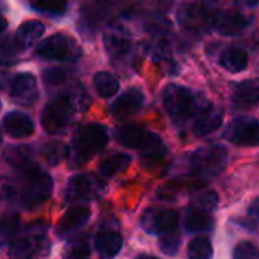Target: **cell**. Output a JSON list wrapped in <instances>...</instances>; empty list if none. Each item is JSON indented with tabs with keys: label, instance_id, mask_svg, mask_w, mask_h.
Returning a JSON list of instances; mask_svg holds the SVG:
<instances>
[{
	"label": "cell",
	"instance_id": "cell-1",
	"mask_svg": "<svg viewBox=\"0 0 259 259\" xmlns=\"http://www.w3.org/2000/svg\"><path fill=\"white\" fill-rule=\"evenodd\" d=\"M162 103L173 123L187 124L188 121H194L206 103V99L187 87L179 83H168L162 91Z\"/></svg>",
	"mask_w": 259,
	"mask_h": 259
},
{
	"label": "cell",
	"instance_id": "cell-2",
	"mask_svg": "<svg viewBox=\"0 0 259 259\" xmlns=\"http://www.w3.org/2000/svg\"><path fill=\"white\" fill-rule=\"evenodd\" d=\"M109 141V135L105 126L90 123L80 126L73 137L68 152L70 162L74 168L85 165L94 155L102 152Z\"/></svg>",
	"mask_w": 259,
	"mask_h": 259
},
{
	"label": "cell",
	"instance_id": "cell-3",
	"mask_svg": "<svg viewBox=\"0 0 259 259\" xmlns=\"http://www.w3.org/2000/svg\"><path fill=\"white\" fill-rule=\"evenodd\" d=\"M53 190V181L49 173L32 165L23 170L21 185L18 187L21 205L27 209L36 208L49 200Z\"/></svg>",
	"mask_w": 259,
	"mask_h": 259
},
{
	"label": "cell",
	"instance_id": "cell-4",
	"mask_svg": "<svg viewBox=\"0 0 259 259\" xmlns=\"http://www.w3.org/2000/svg\"><path fill=\"white\" fill-rule=\"evenodd\" d=\"M76 109V99L71 96H59L49 102L41 114V124L44 131L50 135L62 134Z\"/></svg>",
	"mask_w": 259,
	"mask_h": 259
},
{
	"label": "cell",
	"instance_id": "cell-5",
	"mask_svg": "<svg viewBox=\"0 0 259 259\" xmlns=\"http://www.w3.org/2000/svg\"><path fill=\"white\" fill-rule=\"evenodd\" d=\"M228 164V150L223 146H205L190 158V168L199 178L219 176Z\"/></svg>",
	"mask_w": 259,
	"mask_h": 259
},
{
	"label": "cell",
	"instance_id": "cell-6",
	"mask_svg": "<svg viewBox=\"0 0 259 259\" xmlns=\"http://www.w3.org/2000/svg\"><path fill=\"white\" fill-rule=\"evenodd\" d=\"M35 55L47 61H74L80 56V47L65 33H55L35 49Z\"/></svg>",
	"mask_w": 259,
	"mask_h": 259
},
{
	"label": "cell",
	"instance_id": "cell-7",
	"mask_svg": "<svg viewBox=\"0 0 259 259\" xmlns=\"http://www.w3.org/2000/svg\"><path fill=\"white\" fill-rule=\"evenodd\" d=\"M223 137L238 147H256L259 146V120L237 117L226 126Z\"/></svg>",
	"mask_w": 259,
	"mask_h": 259
},
{
	"label": "cell",
	"instance_id": "cell-8",
	"mask_svg": "<svg viewBox=\"0 0 259 259\" xmlns=\"http://www.w3.org/2000/svg\"><path fill=\"white\" fill-rule=\"evenodd\" d=\"M46 246V226L42 223H32L23 237L15 238L11 244V258L32 259L33 255Z\"/></svg>",
	"mask_w": 259,
	"mask_h": 259
},
{
	"label": "cell",
	"instance_id": "cell-9",
	"mask_svg": "<svg viewBox=\"0 0 259 259\" xmlns=\"http://www.w3.org/2000/svg\"><path fill=\"white\" fill-rule=\"evenodd\" d=\"M115 140L127 149H138L141 152L162 144V140L156 134L137 124H124L118 127L115 131Z\"/></svg>",
	"mask_w": 259,
	"mask_h": 259
},
{
	"label": "cell",
	"instance_id": "cell-10",
	"mask_svg": "<svg viewBox=\"0 0 259 259\" xmlns=\"http://www.w3.org/2000/svg\"><path fill=\"white\" fill-rule=\"evenodd\" d=\"M179 214L173 209L150 208L141 215V228L150 235H164L176 229Z\"/></svg>",
	"mask_w": 259,
	"mask_h": 259
},
{
	"label": "cell",
	"instance_id": "cell-11",
	"mask_svg": "<svg viewBox=\"0 0 259 259\" xmlns=\"http://www.w3.org/2000/svg\"><path fill=\"white\" fill-rule=\"evenodd\" d=\"M105 190V184L99 181L93 175H77L68 181L67 185V199L77 200H90L99 197Z\"/></svg>",
	"mask_w": 259,
	"mask_h": 259
},
{
	"label": "cell",
	"instance_id": "cell-12",
	"mask_svg": "<svg viewBox=\"0 0 259 259\" xmlns=\"http://www.w3.org/2000/svg\"><path fill=\"white\" fill-rule=\"evenodd\" d=\"M11 99L15 105L29 108L38 100L36 79L30 73H20L14 77L11 85Z\"/></svg>",
	"mask_w": 259,
	"mask_h": 259
},
{
	"label": "cell",
	"instance_id": "cell-13",
	"mask_svg": "<svg viewBox=\"0 0 259 259\" xmlns=\"http://www.w3.org/2000/svg\"><path fill=\"white\" fill-rule=\"evenodd\" d=\"M223 118H225V112L222 109H219L215 105H212L211 102L206 100V103L203 105V108L200 109V112L197 114V117L193 121L194 135L206 137V135L215 132L217 129L222 127Z\"/></svg>",
	"mask_w": 259,
	"mask_h": 259
},
{
	"label": "cell",
	"instance_id": "cell-14",
	"mask_svg": "<svg viewBox=\"0 0 259 259\" xmlns=\"http://www.w3.org/2000/svg\"><path fill=\"white\" fill-rule=\"evenodd\" d=\"M249 26L247 17L234 11H223L212 15V29L223 36H238Z\"/></svg>",
	"mask_w": 259,
	"mask_h": 259
},
{
	"label": "cell",
	"instance_id": "cell-15",
	"mask_svg": "<svg viewBox=\"0 0 259 259\" xmlns=\"http://www.w3.org/2000/svg\"><path fill=\"white\" fill-rule=\"evenodd\" d=\"M143 105H144L143 91L140 88H129L114 100V103L111 105V114L115 118L123 120L140 112Z\"/></svg>",
	"mask_w": 259,
	"mask_h": 259
},
{
	"label": "cell",
	"instance_id": "cell-16",
	"mask_svg": "<svg viewBox=\"0 0 259 259\" xmlns=\"http://www.w3.org/2000/svg\"><path fill=\"white\" fill-rule=\"evenodd\" d=\"M231 103L237 109H250L259 103V77L246 79L234 85Z\"/></svg>",
	"mask_w": 259,
	"mask_h": 259
},
{
	"label": "cell",
	"instance_id": "cell-17",
	"mask_svg": "<svg viewBox=\"0 0 259 259\" xmlns=\"http://www.w3.org/2000/svg\"><path fill=\"white\" fill-rule=\"evenodd\" d=\"M179 23L194 32H202L212 27V15L196 5H187L179 11Z\"/></svg>",
	"mask_w": 259,
	"mask_h": 259
},
{
	"label": "cell",
	"instance_id": "cell-18",
	"mask_svg": "<svg viewBox=\"0 0 259 259\" xmlns=\"http://www.w3.org/2000/svg\"><path fill=\"white\" fill-rule=\"evenodd\" d=\"M3 127L6 134L12 138H27L32 137L35 132V124L32 118L24 112H18V111L9 112L3 118Z\"/></svg>",
	"mask_w": 259,
	"mask_h": 259
},
{
	"label": "cell",
	"instance_id": "cell-19",
	"mask_svg": "<svg viewBox=\"0 0 259 259\" xmlns=\"http://www.w3.org/2000/svg\"><path fill=\"white\" fill-rule=\"evenodd\" d=\"M94 246H96V250L100 258L111 259L118 255V252L123 246V238H121L120 232L105 228L97 234Z\"/></svg>",
	"mask_w": 259,
	"mask_h": 259
},
{
	"label": "cell",
	"instance_id": "cell-20",
	"mask_svg": "<svg viewBox=\"0 0 259 259\" xmlns=\"http://www.w3.org/2000/svg\"><path fill=\"white\" fill-rule=\"evenodd\" d=\"M103 44H105L108 55L115 61H121V59L127 58L132 52L131 38L120 30L106 32L103 36Z\"/></svg>",
	"mask_w": 259,
	"mask_h": 259
},
{
	"label": "cell",
	"instance_id": "cell-21",
	"mask_svg": "<svg viewBox=\"0 0 259 259\" xmlns=\"http://www.w3.org/2000/svg\"><path fill=\"white\" fill-rule=\"evenodd\" d=\"M91 217V211L85 205H76L67 209L62 219L58 223V234L67 235L74 232L76 229L82 228Z\"/></svg>",
	"mask_w": 259,
	"mask_h": 259
},
{
	"label": "cell",
	"instance_id": "cell-22",
	"mask_svg": "<svg viewBox=\"0 0 259 259\" xmlns=\"http://www.w3.org/2000/svg\"><path fill=\"white\" fill-rule=\"evenodd\" d=\"M44 24L38 20H27L24 23L20 24V27L17 29V33L14 36L15 44L18 46V49L21 52H24L26 49L32 47L42 35H44Z\"/></svg>",
	"mask_w": 259,
	"mask_h": 259
},
{
	"label": "cell",
	"instance_id": "cell-23",
	"mask_svg": "<svg viewBox=\"0 0 259 259\" xmlns=\"http://www.w3.org/2000/svg\"><path fill=\"white\" fill-rule=\"evenodd\" d=\"M220 65L229 73H241L249 67V53L241 47H228L220 55Z\"/></svg>",
	"mask_w": 259,
	"mask_h": 259
},
{
	"label": "cell",
	"instance_id": "cell-24",
	"mask_svg": "<svg viewBox=\"0 0 259 259\" xmlns=\"http://www.w3.org/2000/svg\"><path fill=\"white\" fill-rule=\"evenodd\" d=\"M212 228V219L209 212L202 211L196 206H190L185 215V231L191 234L206 232Z\"/></svg>",
	"mask_w": 259,
	"mask_h": 259
},
{
	"label": "cell",
	"instance_id": "cell-25",
	"mask_svg": "<svg viewBox=\"0 0 259 259\" xmlns=\"http://www.w3.org/2000/svg\"><path fill=\"white\" fill-rule=\"evenodd\" d=\"M3 158L9 165L18 168L21 171L33 165L32 149L27 146H9L5 149Z\"/></svg>",
	"mask_w": 259,
	"mask_h": 259
},
{
	"label": "cell",
	"instance_id": "cell-26",
	"mask_svg": "<svg viewBox=\"0 0 259 259\" xmlns=\"http://www.w3.org/2000/svg\"><path fill=\"white\" fill-rule=\"evenodd\" d=\"M94 88L97 91V94L103 99H109L114 97L118 90H120V80L115 74L109 73V71H99L96 73L94 79H93Z\"/></svg>",
	"mask_w": 259,
	"mask_h": 259
},
{
	"label": "cell",
	"instance_id": "cell-27",
	"mask_svg": "<svg viewBox=\"0 0 259 259\" xmlns=\"http://www.w3.org/2000/svg\"><path fill=\"white\" fill-rule=\"evenodd\" d=\"M131 164V156L126 153H114L109 155L108 158H105L99 167V171L102 176L105 178H112L117 173H121L123 170H126Z\"/></svg>",
	"mask_w": 259,
	"mask_h": 259
},
{
	"label": "cell",
	"instance_id": "cell-28",
	"mask_svg": "<svg viewBox=\"0 0 259 259\" xmlns=\"http://www.w3.org/2000/svg\"><path fill=\"white\" fill-rule=\"evenodd\" d=\"M20 231V217L5 214L0 217V246H11Z\"/></svg>",
	"mask_w": 259,
	"mask_h": 259
},
{
	"label": "cell",
	"instance_id": "cell-29",
	"mask_svg": "<svg viewBox=\"0 0 259 259\" xmlns=\"http://www.w3.org/2000/svg\"><path fill=\"white\" fill-rule=\"evenodd\" d=\"M70 149L59 141H50L47 144H44L39 150L41 158L49 164V165H58L59 162H62L67 156H68Z\"/></svg>",
	"mask_w": 259,
	"mask_h": 259
},
{
	"label": "cell",
	"instance_id": "cell-30",
	"mask_svg": "<svg viewBox=\"0 0 259 259\" xmlns=\"http://www.w3.org/2000/svg\"><path fill=\"white\" fill-rule=\"evenodd\" d=\"M212 244L206 237H196L188 244V259H211Z\"/></svg>",
	"mask_w": 259,
	"mask_h": 259
},
{
	"label": "cell",
	"instance_id": "cell-31",
	"mask_svg": "<svg viewBox=\"0 0 259 259\" xmlns=\"http://www.w3.org/2000/svg\"><path fill=\"white\" fill-rule=\"evenodd\" d=\"M21 50L15 44V39H3L0 42V64L2 65H14L18 62Z\"/></svg>",
	"mask_w": 259,
	"mask_h": 259
},
{
	"label": "cell",
	"instance_id": "cell-32",
	"mask_svg": "<svg viewBox=\"0 0 259 259\" xmlns=\"http://www.w3.org/2000/svg\"><path fill=\"white\" fill-rule=\"evenodd\" d=\"M30 5L46 14H64L68 6V0H30Z\"/></svg>",
	"mask_w": 259,
	"mask_h": 259
},
{
	"label": "cell",
	"instance_id": "cell-33",
	"mask_svg": "<svg viewBox=\"0 0 259 259\" xmlns=\"http://www.w3.org/2000/svg\"><path fill=\"white\" fill-rule=\"evenodd\" d=\"M159 247L162 250V253H165L167 256H175L179 252L181 247V237L176 232H167L159 238Z\"/></svg>",
	"mask_w": 259,
	"mask_h": 259
},
{
	"label": "cell",
	"instance_id": "cell-34",
	"mask_svg": "<svg viewBox=\"0 0 259 259\" xmlns=\"http://www.w3.org/2000/svg\"><path fill=\"white\" fill-rule=\"evenodd\" d=\"M217 203H219V196L215 191H206L203 194H200L191 206H196L202 211H206V212H212L215 208H217Z\"/></svg>",
	"mask_w": 259,
	"mask_h": 259
},
{
	"label": "cell",
	"instance_id": "cell-35",
	"mask_svg": "<svg viewBox=\"0 0 259 259\" xmlns=\"http://www.w3.org/2000/svg\"><path fill=\"white\" fill-rule=\"evenodd\" d=\"M90 258V246L83 240L74 241L68 249L64 259H88Z\"/></svg>",
	"mask_w": 259,
	"mask_h": 259
},
{
	"label": "cell",
	"instance_id": "cell-36",
	"mask_svg": "<svg viewBox=\"0 0 259 259\" xmlns=\"http://www.w3.org/2000/svg\"><path fill=\"white\" fill-rule=\"evenodd\" d=\"M42 79L50 87H59L64 85L67 80V70L64 68H49L44 71Z\"/></svg>",
	"mask_w": 259,
	"mask_h": 259
},
{
	"label": "cell",
	"instance_id": "cell-37",
	"mask_svg": "<svg viewBox=\"0 0 259 259\" xmlns=\"http://www.w3.org/2000/svg\"><path fill=\"white\" fill-rule=\"evenodd\" d=\"M18 194V185L9 178H0V200L9 202L14 200Z\"/></svg>",
	"mask_w": 259,
	"mask_h": 259
},
{
	"label": "cell",
	"instance_id": "cell-38",
	"mask_svg": "<svg viewBox=\"0 0 259 259\" xmlns=\"http://www.w3.org/2000/svg\"><path fill=\"white\" fill-rule=\"evenodd\" d=\"M234 259H259V250L255 244L249 241H243L237 244L234 250Z\"/></svg>",
	"mask_w": 259,
	"mask_h": 259
},
{
	"label": "cell",
	"instance_id": "cell-39",
	"mask_svg": "<svg viewBox=\"0 0 259 259\" xmlns=\"http://www.w3.org/2000/svg\"><path fill=\"white\" fill-rule=\"evenodd\" d=\"M249 214L259 220V199H255L252 202V205L249 206Z\"/></svg>",
	"mask_w": 259,
	"mask_h": 259
},
{
	"label": "cell",
	"instance_id": "cell-40",
	"mask_svg": "<svg viewBox=\"0 0 259 259\" xmlns=\"http://www.w3.org/2000/svg\"><path fill=\"white\" fill-rule=\"evenodd\" d=\"M6 27H8V21H6V18H5V17H2V15H0V35L6 30Z\"/></svg>",
	"mask_w": 259,
	"mask_h": 259
},
{
	"label": "cell",
	"instance_id": "cell-41",
	"mask_svg": "<svg viewBox=\"0 0 259 259\" xmlns=\"http://www.w3.org/2000/svg\"><path fill=\"white\" fill-rule=\"evenodd\" d=\"M243 2L249 8H256V6H259V0H243Z\"/></svg>",
	"mask_w": 259,
	"mask_h": 259
},
{
	"label": "cell",
	"instance_id": "cell-42",
	"mask_svg": "<svg viewBox=\"0 0 259 259\" xmlns=\"http://www.w3.org/2000/svg\"><path fill=\"white\" fill-rule=\"evenodd\" d=\"M137 259H158L155 258V256H150V255H140Z\"/></svg>",
	"mask_w": 259,
	"mask_h": 259
},
{
	"label": "cell",
	"instance_id": "cell-43",
	"mask_svg": "<svg viewBox=\"0 0 259 259\" xmlns=\"http://www.w3.org/2000/svg\"><path fill=\"white\" fill-rule=\"evenodd\" d=\"M0 143H2V134H0Z\"/></svg>",
	"mask_w": 259,
	"mask_h": 259
},
{
	"label": "cell",
	"instance_id": "cell-44",
	"mask_svg": "<svg viewBox=\"0 0 259 259\" xmlns=\"http://www.w3.org/2000/svg\"><path fill=\"white\" fill-rule=\"evenodd\" d=\"M0 8H2V0H0Z\"/></svg>",
	"mask_w": 259,
	"mask_h": 259
},
{
	"label": "cell",
	"instance_id": "cell-45",
	"mask_svg": "<svg viewBox=\"0 0 259 259\" xmlns=\"http://www.w3.org/2000/svg\"><path fill=\"white\" fill-rule=\"evenodd\" d=\"M0 108H2V103H0Z\"/></svg>",
	"mask_w": 259,
	"mask_h": 259
}]
</instances>
